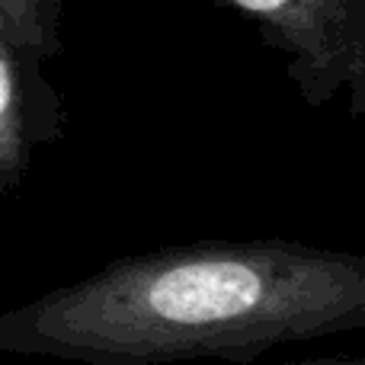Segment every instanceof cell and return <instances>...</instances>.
I'll list each match as a JSON object with an SVG mask.
<instances>
[{
  "label": "cell",
  "mask_w": 365,
  "mask_h": 365,
  "mask_svg": "<svg viewBox=\"0 0 365 365\" xmlns=\"http://www.w3.org/2000/svg\"><path fill=\"white\" fill-rule=\"evenodd\" d=\"M0 32L13 48L42 55L55 48V13L48 0H0Z\"/></svg>",
  "instance_id": "3957f363"
},
{
  "label": "cell",
  "mask_w": 365,
  "mask_h": 365,
  "mask_svg": "<svg viewBox=\"0 0 365 365\" xmlns=\"http://www.w3.org/2000/svg\"><path fill=\"white\" fill-rule=\"evenodd\" d=\"M365 330V257L302 240L132 253L0 317V349L87 365L250 362Z\"/></svg>",
  "instance_id": "6da1fadb"
},
{
  "label": "cell",
  "mask_w": 365,
  "mask_h": 365,
  "mask_svg": "<svg viewBox=\"0 0 365 365\" xmlns=\"http://www.w3.org/2000/svg\"><path fill=\"white\" fill-rule=\"evenodd\" d=\"M29 106L19 81L13 45L0 32V182H13L29 160Z\"/></svg>",
  "instance_id": "7a4b0ae2"
},
{
  "label": "cell",
  "mask_w": 365,
  "mask_h": 365,
  "mask_svg": "<svg viewBox=\"0 0 365 365\" xmlns=\"http://www.w3.org/2000/svg\"><path fill=\"white\" fill-rule=\"evenodd\" d=\"M285 365H365V356H353V359H308V362H285Z\"/></svg>",
  "instance_id": "277c9868"
}]
</instances>
